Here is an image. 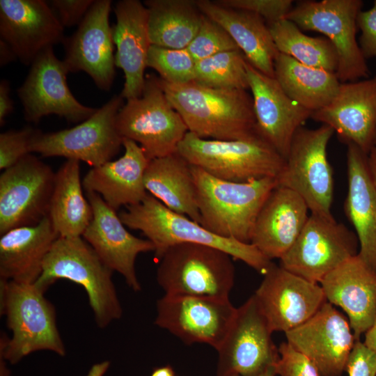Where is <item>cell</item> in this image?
I'll return each instance as SVG.
<instances>
[{"label": "cell", "instance_id": "obj_33", "mask_svg": "<svg viewBox=\"0 0 376 376\" xmlns=\"http://www.w3.org/2000/svg\"><path fill=\"white\" fill-rule=\"evenodd\" d=\"M274 78L292 100L313 113L333 100L340 84L335 72L304 65L281 53L275 60Z\"/></svg>", "mask_w": 376, "mask_h": 376}, {"label": "cell", "instance_id": "obj_53", "mask_svg": "<svg viewBox=\"0 0 376 376\" xmlns=\"http://www.w3.org/2000/svg\"><path fill=\"white\" fill-rule=\"evenodd\" d=\"M376 144V139H375V145Z\"/></svg>", "mask_w": 376, "mask_h": 376}, {"label": "cell", "instance_id": "obj_18", "mask_svg": "<svg viewBox=\"0 0 376 376\" xmlns=\"http://www.w3.org/2000/svg\"><path fill=\"white\" fill-rule=\"evenodd\" d=\"M111 10V1L95 0L76 31L63 42L68 72L87 73L105 91L111 89L116 75Z\"/></svg>", "mask_w": 376, "mask_h": 376}, {"label": "cell", "instance_id": "obj_23", "mask_svg": "<svg viewBox=\"0 0 376 376\" xmlns=\"http://www.w3.org/2000/svg\"><path fill=\"white\" fill-rule=\"evenodd\" d=\"M311 118L329 125L342 141L368 155L376 139V75L340 83L333 100Z\"/></svg>", "mask_w": 376, "mask_h": 376}, {"label": "cell", "instance_id": "obj_27", "mask_svg": "<svg viewBox=\"0 0 376 376\" xmlns=\"http://www.w3.org/2000/svg\"><path fill=\"white\" fill-rule=\"evenodd\" d=\"M124 154L116 160L91 168L82 180L86 192L98 194L113 210L134 205L148 194L144 175L150 159L135 141L123 139Z\"/></svg>", "mask_w": 376, "mask_h": 376}, {"label": "cell", "instance_id": "obj_16", "mask_svg": "<svg viewBox=\"0 0 376 376\" xmlns=\"http://www.w3.org/2000/svg\"><path fill=\"white\" fill-rule=\"evenodd\" d=\"M236 311L229 298L164 295L157 301L155 324L186 344L205 343L217 350Z\"/></svg>", "mask_w": 376, "mask_h": 376}, {"label": "cell", "instance_id": "obj_46", "mask_svg": "<svg viewBox=\"0 0 376 376\" xmlns=\"http://www.w3.org/2000/svg\"><path fill=\"white\" fill-rule=\"evenodd\" d=\"M17 59L11 47L6 42L0 40V65L4 66Z\"/></svg>", "mask_w": 376, "mask_h": 376}, {"label": "cell", "instance_id": "obj_28", "mask_svg": "<svg viewBox=\"0 0 376 376\" xmlns=\"http://www.w3.org/2000/svg\"><path fill=\"white\" fill-rule=\"evenodd\" d=\"M58 237L48 215L38 224L11 229L0 238V279L35 283Z\"/></svg>", "mask_w": 376, "mask_h": 376}, {"label": "cell", "instance_id": "obj_38", "mask_svg": "<svg viewBox=\"0 0 376 376\" xmlns=\"http://www.w3.org/2000/svg\"><path fill=\"white\" fill-rule=\"evenodd\" d=\"M187 49L196 61L221 52L240 50L221 25L203 14L198 31Z\"/></svg>", "mask_w": 376, "mask_h": 376}, {"label": "cell", "instance_id": "obj_34", "mask_svg": "<svg viewBox=\"0 0 376 376\" xmlns=\"http://www.w3.org/2000/svg\"><path fill=\"white\" fill-rule=\"evenodd\" d=\"M148 25L152 45L186 49L196 36L203 13L193 0H147Z\"/></svg>", "mask_w": 376, "mask_h": 376}, {"label": "cell", "instance_id": "obj_10", "mask_svg": "<svg viewBox=\"0 0 376 376\" xmlns=\"http://www.w3.org/2000/svg\"><path fill=\"white\" fill-rule=\"evenodd\" d=\"M361 0H305L299 1L285 19L299 28L322 33L338 56L336 75L340 83L368 78L366 58L356 39Z\"/></svg>", "mask_w": 376, "mask_h": 376}, {"label": "cell", "instance_id": "obj_51", "mask_svg": "<svg viewBox=\"0 0 376 376\" xmlns=\"http://www.w3.org/2000/svg\"><path fill=\"white\" fill-rule=\"evenodd\" d=\"M216 376H241V375H237V374L227 373V374H217ZM258 376H276L275 366H272L269 368L265 372L263 373L262 374Z\"/></svg>", "mask_w": 376, "mask_h": 376}, {"label": "cell", "instance_id": "obj_45", "mask_svg": "<svg viewBox=\"0 0 376 376\" xmlns=\"http://www.w3.org/2000/svg\"><path fill=\"white\" fill-rule=\"evenodd\" d=\"M10 88L8 80L0 82V125L3 126L6 118L13 111V103L10 96Z\"/></svg>", "mask_w": 376, "mask_h": 376}, {"label": "cell", "instance_id": "obj_49", "mask_svg": "<svg viewBox=\"0 0 376 376\" xmlns=\"http://www.w3.org/2000/svg\"><path fill=\"white\" fill-rule=\"evenodd\" d=\"M109 361H104L95 363L91 366L86 376H104L110 366Z\"/></svg>", "mask_w": 376, "mask_h": 376}, {"label": "cell", "instance_id": "obj_19", "mask_svg": "<svg viewBox=\"0 0 376 376\" xmlns=\"http://www.w3.org/2000/svg\"><path fill=\"white\" fill-rule=\"evenodd\" d=\"M285 334L287 342L306 356L321 376H340L356 342L348 319L328 301Z\"/></svg>", "mask_w": 376, "mask_h": 376}, {"label": "cell", "instance_id": "obj_37", "mask_svg": "<svg viewBox=\"0 0 376 376\" xmlns=\"http://www.w3.org/2000/svg\"><path fill=\"white\" fill-rule=\"evenodd\" d=\"M196 61L187 49H170L151 45L147 67L154 69L164 81L181 84L194 81Z\"/></svg>", "mask_w": 376, "mask_h": 376}, {"label": "cell", "instance_id": "obj_17", "mask_svg": "<svg viewBox=\"0 0 376 376\" xmlns=\"http://www.w3.org/2000/svg\"><path fill=\"white\" fill-rule=\"evenodd\" d=\"M272 331L286 333L311 318L327 301L320 283L272 263L253 295Z\"/></svg>", "mask_w": 376, "mask_h": 376}, {"label": "cell", "instance_id": "obj_12", "mask_svg": "<svg viewBox=\"0 0 376 376\" xmlns=\"http://www.w3.org/2000/svg\"><path fill=\"white\" fill-rule=\"evenodd\" d=\"M357 235L343 224L311 214L280 266L320 283L329 272L359 253Z\"/></svg>", "mask_w": 376, "mask_h": 376}, {"label": "cell", "instance_id": "obj_43", "mask_svg": "<svg viewBox=\"0 0 376 376\" xmlns=\"http://www.w3.org/2000/svg\"><path fill=\"white\" fill-rule=\"evenodd\" d=\"M348 376H376V354L361 340H356L347 361Z\"/></svg>", "mask_w": 376, "mask_h": 376}, {"label": "cell", "instance_id": "obj_4", "mask_svg": "<svg viewBox=\"0 0 376 376\" xmlns=\"http://www.w3.org/2000/svg\"><path fill=\"white\" fill-rule=\"evenodd\" d=\"M197 191L201 224L219 236L250 243L257 217L275 178L236 182L215 178L191 165Z\"/></svg>", "mask_w": 376, "mask_h": 376}, {"label": "cell", "instance_id": "obj_36", "mask_svg": "<svg viewBox=\"0 0 376 376\" xmlns=\"http://www.w3.org/2000/svg\"><path fill=\"white\" fill-rule=\"evenodd\" d=\"M246 63L240 50L224 52L197 61L194 81L213 88L247 90Z\"/></svg>", "mask_w": 376, "mask_h": 376}, {"label": "cell", "instance_id": "obj_29", "mask_svg": "<svg viewBox=\"0 0 376 376\" xmlns=\"http://www.w3.org/2000/svg\"><path fill=\"white\" fill-rule=\"evenodd\" d=\"M367 155L354 144H347L348 190L345 213L356 230L358 255L376 272V189L370 179Z\"/></svg>", "mask_w": 376, "mask_h": 376}, {"label": "cell", "instance_id": "obj_31", "mask_svg": "<svg viewBox=\"0 0 376 376\" xmlns=\"http://www.w3.org/2000/svg\"><path fill=\"white\" fill-rule=\"evenodd\" d=\"M144 185L147 192L166 207L201 223L191 164L178 152L150 160Z\"/></svg>", "mask_w": 376, "mask_h": 376}, {"label": "cell", "instance_id": "obj_1", "mask_svg": "<svg viewBox=\"0 0 376 376\" xmlns=\"http://www.w3.org/2000/svg\"><path fill=\"white\" fill-rule=\"evenodd\" d=\"M160 82L188 131L199 138L231 141L258 133L252 97L246 90L213 88L194 81Z\"/></svg>", "mask_w": 376, "mask_h": 376}, {"label": "cell", "instance_id": "obj_13", "mask_svg": "<svg viewBox=\"0 0 376 376\" xmlns=\"http://www.w3.org/2000/svg\"><path fill=\"white\" fill-rule=\"evenodd\" d=\"M55 174L31 153L0 175V235L38 224L48 215Z\"/></svg>", "mask_w": 376, "mask_h": 376}, {"label": "cell", "instance_id": "obj_5", "mask_svg": "<svg viewBox=\"0 0 376 376\" xmlns=\"http://www.w3.org/2000/svg\"><path fill=\"white\" fill-rule=\"evenodd\" d=\"M112 272L82 237H58L45 259L42 274L35 284L45 292L58 279L81 285L96 324L104 329L123 315Z\"/></svg>", "mask_w": 376, "mask_h": 376}, {"label": "cell", "instance_id": "obj_14", "mask_svg": "<svg viewBox=\"0 0 376 376\" xmlns=\"http://www.w3.org/2000/svg\"><path fill=\"white\" fill-rule=\"evenodd\" d=\"M272 331L255 296L237 308L230 327L220 347L217 374L258 376L279 359Z\"/></svg>", "mask_w": 376, "mask_h": 376}, {"label": "cell", "instance_id": "obj_39", "mask_svg": "<svg viewBox=\"0 0 376 376\" xmlns=\"http://www.w3.org/2000/svg\"><path fill=\"white\" fill-rule=\"evenodd\" d=\"M31 126L0 134V169L3 171L31 154V145L39 132Z\"/></svg>", "mask_w": 376, "mask_h": 376}, {"label": "cell", "instance_id": "obj_9", "mask_svg": "<svg viewBox=\"0 0 376 376\" xmlns=\"http://www.w3.org/2000/svg\"><path fill=\"white\" fill-rule=\"evenodd\" d=\"M334 132L331 127L324 124L315 129H298L285 165L276 178L277 186L299 194L311 214L327 219H334L331 213L334 178L327 152Z\"/></svg>", "mask_w": 376, "mask_h": 376}, {"label": "cell", "instance_id": "obj_25", "mask_svg": "<svg viewBox=\"0 0 376 376\" xmlns=\"http://www.w3.org/2000/svg\"><path fill=\"white\" fill-rule=\"evenodd\" d=\"M116 23L112 26L116 47L115 65L125 75L120 95L130 100L141 95L146 82L144 75L151 42L148 25V11L139 0H122L114 8Z\"/></svg>", "mask_w": 376, "mask_h": 376}, {"label": "cell", "instance_id": "obj_15", "mask_svg": "<svg viewBox=\"0 0 376 376\" xmlns=\"http://www.w3.org/2000/svg\"><path fill=\"white\" fill-rule=\"evenodd\" d=\"M68 71L53 47L44 49L31 65L17 95L26 121L37 123L44 116L56 115L68 122H83L97 109L85 106L71 93L67 84Z\"/></svg>", "mask_w": 376, "mask_h": 376}, {"label": "cell", "instance_id": "obj_21", "mask_svg": "<svg viewBox=\"0 0 376 376\" xmlns=\"http://www.w3.org/2000/svg\"><path fill=\"white\" fill-rule=\"evenodd\" d=\"M61 25L43 0H1L0 36L17 58L31 65L46 48L63 43Z\"/></svg>", "mask_w": 376, "mask_h": 376}, {"label": "cell", "instance_id": "obj_44", "mask_svg": "<svg viewBox=\"0 0 376 376\" xmlns=\"http://www.w3.org/2000/svg\"><path fill=\"white\" fill-rule=\"evenodd\" d=\"M361 31L359 45L366 58H376V0L367 10H361L357 17Z\"/></svg>", "mask_w": 376, "mask_h": 376}, {"label": "cell", "instance_id": "obj_47", "mask_svg": "<svg viewBox=\"0 0 376 376\" xmlns=\"http://www.w3.org/2000/svg\"><path fill=\"white\" fill-rule=\"evenodd\" d=\"M366 163L370 179L376 189V144L367 155Z\"/></svg>", "mask_w": 376, "mask_h": 376}, {"label": "cell", "instance_id": "obj_35", "mask_svg": "<svg viewBox=\"0 0 376 376\" xmlns=\"http://www.w3.org/2000/svg\"><path fill=\"white\" fill-rule=\"evenodd\" d=\"M268 26L279 53L290 56L304 65L336 73L338 68L337 53L327 38L307 36L297 24L287 19Z\"/></svg>", "mask_w": 376, "mask_h": 376}, {"label": "cell", "instance_id": "obj_50", "mask_svg": "<svg viewBox=\"0 0 376 376\" xmlns=\"http://www.w3.org/2000/svg\"><path fill=\"white\" fill-rule=\"evenodd\" d=\"M149 376H175L171 366H165L155 368Z\"/></svg>", "mask_w": 376, "mask_h": 376}, {"label": "cell", "instance_id": "obj_32", "mask_svg": "<svg viewBox=\"0 0 376 376\" xmlns=\"http://www.w3.org/2000/svg\"><path fill=\"white\" fill-rule=\"evenodd\" d=\"M79 162L67 159L55 174L48 217L58 237H81L93 218L82 191Z\"/></svg>", "mask_w": 376, "mask_h": 376}, {"label": "cell", "instance_id": "obj_41", "mask_svg": "<svg viewBox=\"0 0 376 376\" xmlns=\"http://www.w3.org/2000/svg\"><path fill=\"white\" fill-rule=\"evenodd\" d=\"M279 359L275 366L279 376H321L316 366L290 343L283 342L278 347Z\"/></svg>", "mask_w": 376, "mask_h": 376}, {"label": "cell", "instance_id": "obj_30", "mask_svg": "<svg viewBox=\"0 0 376 376\" xmlns=\"http://www.w3.org/2000/svg\"><path fill=\"white\" fill-rule=\"evenodd\" d=\"M201 12L221 25L231 36L246 61L262 73L274 78V63L279 52L266 22L259 15L196 0Z\"/></svg>", "mask_w": 376, "mask_h": 376}, {"label": "cell", "instance_id": "obj_7", "mask_svg": "<svg viewBox=\"0 0 376 376\" xmlns=\"http://www.w3.org/2000/svg\"><path fill=\"white\" fill-rule=\"evenodd\" d=\"M232 258L209 246L175 244L158 260L157 281L168 295L229 298L235 282Z\"/></svg>", "mask_w": 376, "mask_h": 376}, {"label": "cell", "instance_id": "obj_11", "mask_svg": "<svg viewBox=\"0 0 376 376\" xmlns=\"http://www.w3.org/2000/svg\"><path fill=\"white\" fill-rule=\"evenodd\" d=\"M123 97L113 95L95 113L80 124L56 132L39 131L31 145V152L42 157H63L82 161L92 168L111 161L123 146L116 117Z\"/></svg>", "mask_w": 376, "mask_h": 376}, {"label": "cell", "instance_id": "obj_6", "mask_svg": "<svg viewBox=\"0 0 376 376\" xmlns=\"http://www.w3.org/2000/svg\"><path fill=\"white\" fill-rule=\"evenodd\" d=\"M177 152L208 174L236 182L276 178L285 162L258 133L244 139L223 141L201 139L188 132Z\"/></svg>", "mask_w": 376, "mask_h": 376}, {"label": "cell", "instance_id": "obj_2", "mask_svg": "<svg viewBox=\"0 0 376 376\" xmlns=\"http://www.w3.org/2000/svg\"><path fill=\"white\" fill-rule=\"evenodd\" d=\"M45 292L35 283L0 279V313L12 333L10 338L1 334L0 356L10 364L38 351L66 354L55 308Z\"/></svg>", "mask_w": 376, "mask_h": 376}, {"label": "cell", "instance_id": "obj_24", "mask_svg": "<svg viewBox=\"0 0 376 376\" xmlns=\"http://www.w3.org/2000/svg\"><path fill=\"white\" fill-rule=\"evenodd\" d=\"M327 301L346 313L356 340L376 316V272L357 254L327 274L320 283Z\"/></svg>", "mask_w": 376, "mask_h": 376}, {"label": "cell", "instance_id": "obj_22", "mask_svg": "<svg viewBox=\"0 0 376 376\" xmlns=\"http://www.w3.org/2000/svg\"><path fill=\"white\" fill-rule=\"evenodd\" d=\"M256 132L285 159L293 136L313 112L292 100L275 78L246 63Z\"/></svg>", "mask_w": 376, "mask_h": 376}, {"label": "cell", "instance_id": "obj_40", "mask_svg": "<svg viewBox=\"0 0 376 376\" xmlns=\"http://www.w3.org/2000/svg\"><path fill=\"white\" fill-rule=\"evenodd\" d=\"M225 7L250 12L261 17L267 25L285 18L293 8L292 0H217Z\"/></svg>", "mask_w": 376, "mask_h": 376}, {"label": "cell", "instance_id": "obj_42", "mask_svg": "<svg viewBox=\"0 0 376 376\" xmlns=\"http://www.w3.org/2000/svg\"><path fill=\"white\" fill-rule=\"evenodd\" d=\"M94 2V0H53L49 6L65 28L79 26Z\"/></svg>", "mask_w": 376, "mask_h": 376}, {"label": "cell", "instance_id": "obj_48", "mask_svg": "<svg viewBox=\"0 0 376 376\" xmlns=\"http://www.w3.org/2000/svg\"><path fill=\"white\" fill-rule=\"evenodd\" d=\"M363 343L376 354V316L370 327L364 334Z\"/></svg>", "mask_w": 376, "mask_h": 376}, {"label": "cell", "instance_id": "obj_3", "mask_svg": "<svg viewBox=\"0 0 376 376\" xmlns=\"http://www.w3.org/2000/svg\"><path fill=\"white\" fill-rule=\"evenodd\" d=\"M118 216L125 226L141 231L153 244L157 260L171 246L191 243L222 250L263 275L273 263L252 244L215 235L188 217L171 210L150 194Z\"/></svg>", "mask_w": 376, "mask_h": 376}, {"label": "cell", "instance_id": "obj_20", "mask_svg": "<svg viewBox=\"0 0 376 376\" xmlns=\"http://www.w3.org/2000/svg\"><path fill=\"white\" fill-rule=\"evenodd\" d=\"M86 196L92 207L93 218L81 237L110 269L123 276L133 291H140L135 261L139 254L155 251L153 244L130 233L116 211L98 194L88 191Z\"/></svg>", "mask_w": 376, "mask_h": 376}, {"label": "cell", "instance_id": "obj_8", "mask_svg": "<svg viewBox=\"0 0 376 376\" xmlns=\"http://www.w3.org/2000/svg\"><path fill=\"white\" fill-rule=\"evenodd\" d=\"M116 126L123 139L137 143L150 160L177 152L189 132L166 97L159 77L152 75L146 77L141 95L127 100L120 109Z\"/></svg>", "mask_w": 376, "mask_h": 376}, {"label": "cell", "instance_id": "obj_26", "mask_svg": "<svg viewBox=\"0 0 376 376\" xmlns=\"http://www.w3.org/2000/svg\"><path fill=\"white\" fill-rule=\"evenodd\" d=\"M308 210L296 192L276 187L257 217L250 243L269 260L280 259L300 235L308 219Z\"/></svg>", "mask_w": 376, "mask_h": 376}, {"label": "cell", "instance_id": "obj_52", "mask_svg": "<svg viewBox=\"0 0 376 376\" xmlns=\"http://www.w3.org/2000/svg\"><path fill=\"white\" fill-rule=\"evenodd\" d=\"M5 361L3 357L0 356V376H9L10 372L7 368Z\"/></svg>", "mask_w": 376, "mask_h": 376}]
</instances>
